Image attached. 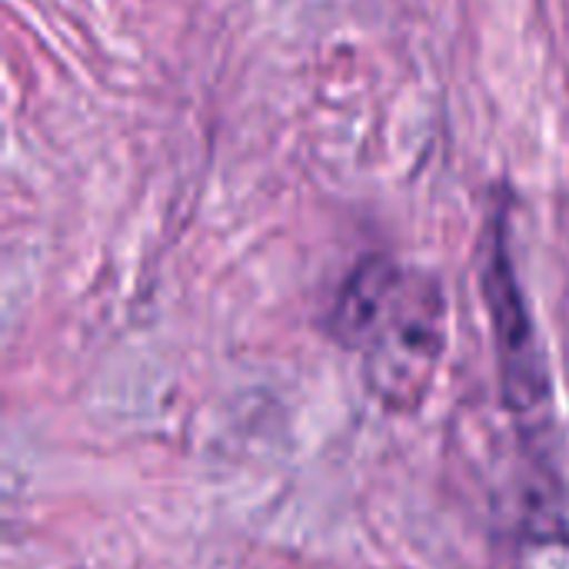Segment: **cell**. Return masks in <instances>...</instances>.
<instances>
[{
  "label": "cell",
  "instance_id": "1",
  "mask_svg": "<svg viewBox=\"0 0 569 569\" xmlns=\"http://www.w3.org/2000/svg\"><path fill=\"white\" fill-rule=\"evenodd\" d=\"M330 330L363 357L370 393L393 413H413L447 347V300L437 277L390 257H367L343 283Z\"/></svg>",
  "mask_w": 569,
  "mask_h": 569
},
{
  "label": "cell",
  "instance_id": "2",
  "mask_svg": "<svg viewBox=\"0 0 569 569\" xmlns=\"http://www.w3.org/2000/svg\"><path fill=\"white\" fill-rule=\"evenodd\" d=\"M480 287H483V300H487L490 323H493L503 400L517 420H527L537 427L540 420L550 417V397H553L550 370H547V357L537 340V327L530 320L523 290L517 283L500 220H493V227L487 230Z\"/></svg>",
  "mask_w": 569,
  "mask_h": 569
}]
</instances>
